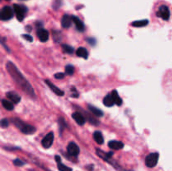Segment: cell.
Wrapping results in <instances>:
<instances>
[{
	"instance_id": "cell-11",
	"label": "cell",
	"mask_w": 172,
	"mask_h": 171,
	"mask_svg": "<svg viewBox=\"0 0 172 171\" xmlns=\"http://www.w3.org/2000/svg\"><path fill=\"white\" fill-rule=\"evenodd\" d=\"M45 82L47 84V86L50 87V89L53 92H54L55 94L58 95V96H64V91L62 90H61L60 88H58L56 86H55L52 82L50 81H49V80H45Z\"/></svg>"
},
{
	"instance_id": "cell-4",
	"label": "cell",
	"mask_w": 172,
	"mask_h": 171,
	"mask_svg": "<svg viewBox=\"0 0 172 171\" xmlns=\"http://www.w3.org/2000/svg\"><path fill=\"white\" fill-rule=\"evenodd\" d=\"M14 10L9 6H4L0 13V18L3 21H7L9 20L14 17Z\"/></svg>"
},
{
	"instance_id": "cell-15",
	"label": "cell",
	"mask_w": 172,
	"mask_h": 171,
	"mask_svg": "<svg viewBox=\"0 0 172 171\" xmlns=\"http://www.w3.org/2000/svg\"><path fill=\"white\" fill-rule=\"evenodd\" d=\"M109 146L110 149H114V150H119L123 148V144L120 141H109Z\"/></svg>"
},
{
	"instance_id": "cell-32",
	"label": "cell",
	"mask_w": 172,
	"mask_h": 171,
	"mask_svg": "<svg viewBox=\"0 0 172 171\" xmlns=\"http://www.w3.org/2000/svg\"><path fill=\"white\" fill-rule=\"evenodd\" d=\"M55 161L57 163H61V157L60 156H58V155H55Z\"/></svg>"
},
{
	"instance_id": "cell-29",
	"label": "cell",
	"mask_w": 172,
	"mask_h": 171,
	"mask_svg": "<svg viewBox=\"0 0 172 171\" xmlns=\"http://www.w3.org/2000/svg\"><path fill=\"white\" fill-rule=\"evenodd\" d=\"M55 79H63L64 77H65V74L59 72V73H56L55 75Z\"/></svg>"
},
{
	"instance_id": "cell-30",
	"label": "cell",
	"mask_w": 172,
	"mask_h": 171,
	"mask_svg": "<svg viewBox=\"0 0 172 171\" xmlns=\"http://www.w3.org/2000/svg\"><path fill=\"white\" fill-rule=\"evenodd\" d=\"M22 36L24 38L25 41H30V42H32V41H33V37L30 35H23Z\"/></svg>"
},
{
	"instance_id": "cell-16",
	"label": "cell",
	"mask_w": 172,
	"mask_h": 171,
	"mask_svg": "<svg viewBox=\"0 0 172 171\" xmlns=\"http://www.w3.org/2000/svg\"><path fill=\"white\" fill-rule=\"evenodd\" d=\"M88 109L91 111V113L92 114H94L97 117H103V113L102 110H100L97 108H96L94 106H92V105H88Z\"/></svg>"
},
{
	"instance_id": "cell-27",
	"label": "cell",
	"mask_w": 172,
	"mask_h": 171,
	"mask_svg": "<svg viewBox=\"0 0 172 171\" xmlns=\"http://www.w3.org/2000/svg\"><path fill=\"white\" fill-rule=\"evenodd\" d=\"M24 164L25 163L22 161L21 159H18V158H16L14 160V164L15 166H23V165H24Z\"/></svg>"
},
{
	"instance_id": "cell-10",
	"label": "cell",
	"mask_w": 172,
	"mask_h": 171,
	"mask_svg": "<svg viewBox=\"0 0 172 171\" xmlns=\"http://www.w3.org/2000/svg\"><path fill=\"white\" fill-rule=\"evenodd\" d=\"M37 36L41 42H46L49 39V32L45 29H40L37 31Z\"/></svg>"
},
{
	"instance_id": "cell-26",
	"label": "cell",
	"mask_w": 172,
	"mask_h": 171,
	"mask_svg": "<svg viewBox=\"0 0 172 171\" xmlns=\"http://www.w3.org/2000/svg\"><path fill=\"white\" fill-rule=\"evenodd\" d=\"M59 126H60V132H62L64 129V128H66V122H65L63 118H60L59 121Z\"/></svg>"
},
{
	"instance_id": "cell-3",
	"label": "cell",
	"mask_w": 172,
	"mask_h": 171,
	"mask_svg": "<svg viewBox=\"0 0 172 171\" xmlns=\"http://www.w3.org/2000/svg\"><path fill=\"white\" fill-rule=\"evenodd\" d=\"M14 14L16 15V17L18 18V21H22L23 19L25 17V14L28 12L27 7H25L24 5L22 4H14Z\"/></svg>"
},
{
	"instance_id": "cell-13",
	"label": "cell",
	"mask_w": 172,
	"mask_h": 171,
	"mask_svg": "<svg viewBox=\"0 0 172 171\" xmlns=\"http://www.w3.org/2000/svg\"><path fill=\"white\" fill-rule=\"evenodd\" d=\"M72 20L75 25H76V28H77V30H79L80 32H83L85 30V25L82 22V20L80 18H78V17L77 16H72Z\"/></svg>"
},
{
	"instance_id": "cell-21",
	"label": "cell",
	"mask_w": 172,
	"mask_h": 171,
	"mask_svg": "<svg viewBox=\"0 0 172 171\" xmlns=\"http://www.w3.org/2000/svg\"><path fill=\"white\" fill-rule=\"evenodd\" d=\"M149 24V20L147 19H144V20H138V21H134L132 23V26L137 28L145 27L147 24Z\"/></svg>"
},
{
	"instance_id": "cell-1",
	"label": "cell",
	"mask_w": 172,
	"mask_h": 171,
	"mask_svg": "<svg viewBox=\"0 0 172 171\" xmlns=\"http://www.w3.org/2000/svg\"><path fill=\"white\" fill-rule=\"evenodd\" d=\"M6 69L9 71V75L14 79V81L16 82V84L22 89L26 94H28L32 98H35V90L32 87L30 83L25 79V77L22 75V73L18 71V69L14 63L12 62H7L6 64Z\"/></svg>"
},
{
	"instance_id": "cell-31",
	"label": "cell",
	"mask_w": 172,
	"mask_h": 171,
	"mask_svg": "<svg viewBox=\"0 0 172 171\" xmlns=\"http://www.w3.org/2000/svg\"><path fill=\"white\" fill-rule=\"evenodd\" d=\"M87 41H88V43H90L92 45H95V40H94V39H88Z\"/></svg>"
},
{
	"instance_id": "cell-19",
	"label": "cell",
	"mask_w": 172,
	"mask_h": 171,
	"mask_svg": "<svg viewBox=\"0 0 172 171\" xmlns=\"http://www.w3.org/2000/svg\"><path fill=\"white\" fill-rule=\"evenodd\" d=\"M77 56L79 57H82L83 59H87L88 57V52H87V50L84 47H80L78 48L77 50Z\"/></svg>"
},
{
	"instance_id": "cell-7",
	"label": "cell",
	"mask_w": 172,
	"mask_h": 171,
	"mask_svg": "<svg viewBox=\"0 0 172 171\" xmlns=\"http://www.w3.org/2000/svg\"><path fill=\"white\" fill-rule=\"evenodd\" d=\"M53 141H54V133L50 132L42 139L41 144L45 149H49L53 144Z\"/></svg>"
},
{
	"instance_id": "cell-6",
	"label": "cell",
	"mask_w": 172,
	"mask_h": 171,
	"mask_svg": "<svg viewBox=\"0 0 172 171\" xmlns=\"http://www.w3.org/2000/svg\"><path fill=\"white\" fill-rule=\"evenodd\" d=\"M156 15L161 18L164 20L167 21L169 20V18L171 17V12H170V9L168 8L166 5H161L159 8L158 11L156 13Z\"/></svg>"
},
{
	"instance_id": "cell-12",
	"label": "cell",
	"mask_w": 172,
	"mask_h": 171,
	"mask_svg": "<svg viewBox=\"0 0 172 171\" xmlns=\"http://www.w3.org/2000/svg\"><path fill=\"white\" fill-rule=\"evenodd\" d=\"M72 117L73 119L76 121L77 124H79V125H84L85 124V122H86V118L85 117L82 115V113H78V112H76V113H74L72 114Z\"/></svg>"
},
{
	"instance_id": "cell-8",
	"label": "cell",
	"mask_w": 172,
	"mask_h": 171,
	"mask_svg": "<svg viewBox=\"0 0 172 171\" xmlns=\"http://www.w3.org/2000/svg\"><path fill=\"white\" fill-rule=\"evenodd\" d=\"M67 153L71 156H77L80 153V149L77 144L71 142L67 146Z\"/></svg>"
},
{
	"instance_id": "cell-33",
	"label": "cell",
	"mask_w": 172,
	"mask_h": 171,
	"mask_svg": "<svg viewBox=\"0 0 172 171\" xmlns=\"http://www.w3.org/2000/svg\"><path fill=\"white\" fill-rule=\"evenodd\" d=\"M20 1H25V0H20Z\"/></svg>"
},
{
	"instance_id": "cell-34",
	"label": "cell",
	"mask_w": 172,
	"mask_h": 171,
	"mask_svg": "<svg viewBox=\"0 0 172 171\" xmlns=\"http://www.w3.org/2000/svg\"><path fill=\"white\" fill-rule=\"evenodd\" d=\"M6 1H10V0H6Z\"/></svg>"
},
{
	"instance_id": "cell-9",
	"label": "cell",
	"mask_w": 172,
	"mask_h": 171,
	"mask_svg": "<svg viewBox=\"0 0 172 171\" xmlns=\"http://www.w3.org/2000/svg\"><path fill=\"white\" fill-rule=\"evenodd\" d=\"M72 16H70L68 14H65L63 15V17L61 18V26L64 29H67L72 26Z\"/></svg>"
},
{
	"instance_id": "cell-17",
	"label": "cell",
	"mask_w": 172,
	"mask_h": 171,
	"mask_svg": "<svg viewBox=\"0 0 172 171\" xmlns=\"http://www.w3.org/2000/svg\"><path fill=\"white\" fill-rule=\"evenodd\" d=\"M103 104H104L106 107H113V104H115L114 102V100L113 98V96L111 95H107L103 99Z\"/></svg>"
},
{
	"instance_id": "cell-25",
	"label": "cell",
	"mask_w": 172,
	"mask_h": 171,
	"mask_svg": "<svg viewBox=\"0 0 172 171\" xmlns=\"http://www.w3.org/2000/svg\"><path fill=\"white\" fill-rule=\"evenodd\" d=\"M65 71H66V73L67 75H69V76H72V75L74 74V71H75V69H74V67H73L72 65H68V66H66V68H65Z\"/></svg>"
},
{
	"instance_id": "cell-5",
	"label": "cell",
	"mask_w": 172,
	"mask_h": 171,
	"mask_svg": "<svg viewBox=\"0 0 172 171\" xmlns=\"http://www.w3.org/2000/svg\"><path fill=\"white\" fill-rule=\"evenodd\" d=\"M159 160V153H151L147 157L145 158V164L149 168L154 167Z\"/></svg>"
},
{
	"instance_id": "cell-23",
	"label": "cell",
	"mask_w": 172,
	"mask_h": 171,
	"mask_svg": "<svg viewBox=\"0 0 172 171\" xmlns=\"http://www.w3.org/2000/svg\"><path fill=\"white\" fill-rule=\"evenodd\" d=\"M57 167L59 171H72V169L70 167L66 166L65 164H63L62 163H57Z\"/></svg>"
},
{
	"instance_id": "cell-18",
	"label": "cell",
	"mask_w": 172,
	"mask_h": 171,
	"mask_svg": "<svg viewBox=\"0 0 172 171\" xmlns=\"http://www.w3.org/2000/svg\"><path fill=\"white\" fill-rule=\"evenodd\" d=\"M93 139L96 141V143L98 144H103V136L100 131H96L93 133Z\"/></svg>"
},
{
	"instance_id": "cell-20",
	"label": "cell",
	"mask_w": 172,
	"mask_h": 171,
	"mask_svg": "<svg viewBox=\"0 0 172 171\" xmlns=\"http://www.w3.org/2000/svg\"><path fill=\"white\" fill-rule=\"evenodd\" d=\"M2 104H3V107L8 111H12L14 109V104L9 100L3 99L2 100Z\"/></svg>"
},
{
	"instance_id": "cell-22",
	"label": "cell",
	"mask_w": 172,
	"mask_h": 171,
	"mask_svg": "<svg viewBox=\"0 0 172 171\" xmlns=\"http://www.w3.org/2000/svg\"><path fill=\"white\" fill-rule=\"evenodd\" d=\"M112 96H113V98L114 100V102L116 105H118V106H121L123 103V101L121 99V97L118 96V92H117V91L114 90L112 91Z\"/></svg>"
},
{
	"instance_id": "cell-14",
	"label": "cell",
	"mask_w": 172,
	"mask_h": 171,
	"mask_svg": "<svg viewBox=\"0 0 172 171\" xmlns=\"http://www.w3.org/2000/svg\"><path fill=\"white\" fill-rule=\"evenodd\" d=\"M7 97H8L12 102H14V103L15 104L18 103V102H20V100H21V97H20L16 92H14V91H9V92H8V93H7Z\"/></svg>"
},
{
	"instance_id": "cell-28",
	"label": "cell",
	"mask_w": 172,
	"mask_h": 171,
	"mask_svg": "<svg viewBox=\"0 0 172 171\" xmlns=\"http://www.w3.org/2000/svg\"><path fill=\"white\" fill-rule=\"evenodd\" d=\"M8 126H9V121H8V119H6V118L2 119V121H1V127H2L3 128H6Z\"/></svg>"
},
{
	"instance_id": "cell-2",
	"label": "cell",
	"mask_w": 172,
	"mask_h": 171,
	"mask_svg": "<svg viewBox=\"0 0 172 171\" xmlns=\"http://www.w3.org/2000/svg\"><path fill=\"white\" fill-rule=\"evenodd\" d=\"M12 122H13V123H14V125L24 134H33L36 131V128L35 127L29 125V124L24 122L21 120L18 119V118H14V119L12 120Z\"/></svg>"
},
{
	"instance_id": "cell-24",
	"label": "cell",
	"mask_w": 172,
	"mask_h": 171,
	"mask_svg": "<svg viewBox=\"0 0 172 171\" xmlns=\"http://www.w3.org/2000/svg\"><path fill=\"white\" fill-rule=\"evenodd\" d=\"M62 50H64V52H66L67 54H72L74 52V48L68 45H62Z\"/></svg>"
}]
</instances>
